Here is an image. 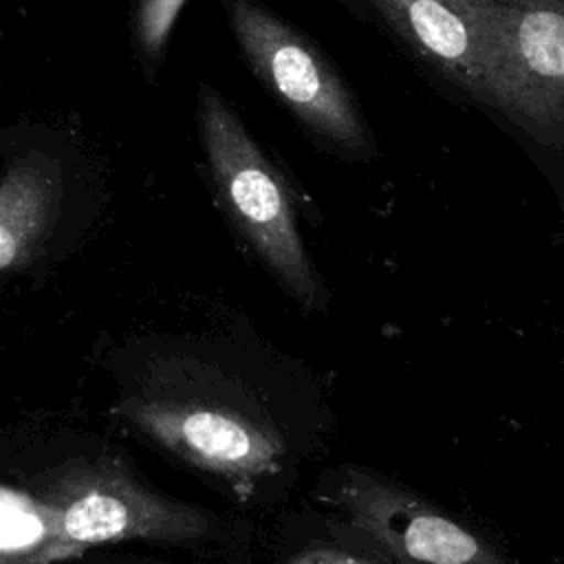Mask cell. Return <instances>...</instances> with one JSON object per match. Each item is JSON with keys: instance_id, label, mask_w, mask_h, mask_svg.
Masks as SVG:
<instances>
[{"instance_id": "1", "label": "cell", "mask_w": 564, "mask_h": 564, "mask_svg": "<svg viewBox=\"0 0 564 564\" xmlns=\"http://www.w3.org/2000/svg\"><path fill=\"white\" fill-rule=\"evenodd\" d=\"M110 416L238 505L280 498L319 443L304 414L264 386L198 361H159L123 383Z\"/></svg>"}, {"instance_id": "2", "label": "cell", "mask_w": 564, "mask_h": 564, "mask_svg": "<svg viewBox=\"0 0 564 564\" xmlns=\"http://www.w3.org/2000/svg\"><path fill=\"white\" fill-rule=\"evenodd\" d=\"M24 489L51 516V538L31 564H55L95 546L137 540L185 549L236 544L225 518L154 489L121 452L104 443L40 465Z\"/></svg>"}, {"instance_id": "3", "label": "cell", "mask_w": 564, "mask_h": 564, "mask_svg": "<svg viewBox=\"0 0 564 564\" xmlns=\"http://www.w3.org/2000/svg\"><path fill=\"white\" fill-rule=\"evenodd\" d=\"M196 119L209 174L234 227L289 297L306 311H324L328 293L304 247L282 176L207 84L198 90Z\"/></svg>"}, {"instance_id": "4", "label": "cell", "mask_w": 564, "mask_h": 564, "mask_svg": "<svg viewBox=\"0 0 564 564\" xmlns=\"http://www.w3.org/2000/svg\"><path fill=\"white\" fill-rule=\"evenodd\" d=\"M471 24L482 99L542 141H564V0H449Z\"/></svg>"}, {"instance_id": "5", "label": "cell", "mask_w": 564, "mask_h": 564, "mask_svg": "<svg viewBox=\"0 0 564 564\" xmlns=\"http://www.w3.org/2000/svg\"><path fill=\"white\" fill-rule=\"evenodd\" d=\"M315 500L394 564H513L421 491L368 465L341 463L322 471Z\"/></svg>"}, {"instance_id": "6", "label": "cell", "mask_w": 564, "mask_h": 564, "mask_svg": "<svg viewBox=\"0 0 564 564\" xmlns=\"http://www.w3.org/2000/svg\"><path fill=\"white\" fill-rule=\"evenodd\" d=\"M236 44L260 84L308 132L348 156L368 159L372 134L337 70L289 22L258 0H223Z\"/></svg>"}, {"instance_id": "7", "label": "cell", "mask_w": 564, "mask_h": 564, "mask_svg": "<svg viewBox=\"0 0 564 564\" xmlns=\"http://www.w3.org/2000/svg\"><path fill=\"white\" fill-rule=\"evenodd\" d=\"M423 59L469 95L482 99L478 42L471 24L449 0H366Z\"/></svg>"}, {"instance_id": "8", "label": "cell", "mask_w": 564, "mask_h": 564, "mask_svg": "<svg viewBox=\"0 0 564 564\" xmlns=\"http://www.w3.org/2000/svg\"><path fill=\"white\" fill-rule=\"evenodd\" d=\"M59 172L44 156H22L0 185V271L33 262L59 209Z\"/></svg>"}, {"instance_id": "9", "label": "cell", "mask_w": 564, "mask_h": 564, "mask_svg": "<svg viewBox=\"0 0 564 564\" xmlns=\"http://www.w3.org/2000/svg\"><path fill=\"white\" fill-rule=\"evenodd\" d=\"M280 564H394L377 544L344 520L317 509L315 522L293 529Z\"/></svg>"}, {"instance_id": "10", "label": "cell", "mask_w": 564, "mask_h": 564, "mask_svg": "<svg viewBox=\"0 0 564 564\" xmlns=\"http://www.w3.org/2000/svg\"><path fill=\"white\" fill-rule=\"evenodd\" d=\"M183 4L185 0H137L132 33L145 66L156 68L163 62L172 29Z\"/></svg>"}]
</instances>
